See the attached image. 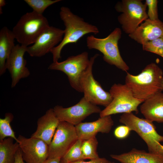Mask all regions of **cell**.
Masks as SVG:
<instances>
[{
    "instance_id": "1",
    "label": "cell",
    "mask_w": 163,
    "mask_h": 163,
    "mask_svg": "<svg viewBox=\"0 0 163 163\" xmlns=\"http://www.w3.org/2000/svg\"><path fill=\"white\" fill-rule=\"evenodd\" d=\"M125 83L134 97L143 102L163 91V72L157 64L152 62L137 75L127 72Z\"/></svg>"
},
{
    "instance_id": "2",
    "label": "cell",
    "mask_w": 163,
    "mask_h": 163,
    "mask_svg": "<svg viewBox=\"0 0 163 163\" xmlns=\"http://www.w3.org/2000/svg\"><path fill=\"white\" fill-rule=\"evenodd\" d=\"M59 15L65 28L62 40L50 52L53 55V62H58L61 58L62 50L66 45L76 43L86 34H97L99 32L97 27L85 21L83 18L73 14L67 7L61 8Z\"/></svg>"
},
{
    "instance_id": "3",
    "label": "cell",
    "mask_w": 163,
    "mask_h": 163,
    "mask_svg": "<svg viewBox=\"0 0 163 163\" xmlns=\"http://www.w3.org/2000/svg\"><path fill=\"white\" fill-rule=\"evenodd\" d=\"M121 34V29L117 27L104 38H98L92 35L88 36L86 39L87 46L90 50L95 49L102 53L104 60L107 63L127 72L129 67L122 58L118 46Z\"/></svg>"
},
{
    "instance_id": "4",
    "label": "cell",
    "mask_w": 163,
    "mask_h": 163,
    "mask_svg": "<svg viewBox=\"0 0 163 163\" xmlns=\"http://www.w3.org/2000/svg\"><path fill=\"white\" fill-rule=\"evenodd\" d=\"M50 26L47 19L43 14L32 11L22 15L12 31L20 44L27 47L33 44Z\"/></svg>"
},
{
    "instance_id": "5",
    "label": "cell",
    "mask_w": 163,
    "mask_h": 163,
    "mask_svg": "<svg viewBox=\"0 0 163 163\" xmlns=\"http://www.w3.org/2000/svg\"><path fill=\"white\" fill-rule=\"evenodd\" d=\"M112 100L99 113L100 117L112 114L139 112L138 107L143 102L135 98L126 84H114L109 91Z\"/></svg>"
},
{
    "instance_id": "6",
    "label": "cell",
    "mask_w": 163,
    "mask_h": 163,
    "mask_svg": "<svg viewBox=\"0 0 163 163\" xmlns=\"http://www.w3.org/2000/svg\"><path fill=\"white\" fill-rule=\"evenodd\" d=\"M140 0H122L116 4L115 8L122 12L117 18L123 31L129 35L149 17L146 12L147 6Z\"/></svg>"
},
{
    "instance_id": "7",
    "label": "cell",
    "mask_w": 163,
    "mask_h": 163,
    "mask_svg": "<svg viewBox=\"0 0 163 163\" xmlns=\"http://www.w3.org/2000/svg\"><path fill=\"white\" fill-rule=\"evenodd\" d=\"M119 121L138 134L146 144L149 152L157 154L158 144L163 142V136L157 133L153 122L132 113H123Z\"/></svg>"
},
{
    "instance_id": "8",
    "label": "cell",
    "mask_w": 163,
    "mask_h": 163,
    "mask_svg": "<svg viewBox=\"0 0 163 163\" xmlns=\"http://www.w3.org/2000/svg\"><path fill=\"white\" fill-rule=\"evenodd\" d=\"M99 56L95 54L90 58L89 65L82 74L80 84L84 97L87 101L96 105L105 107L111 103L112 98L109 92L104 90L94 78L92 69L95 60Z\"/></svg>"
},
{
    "instance_id": "9",
    "label": "cell",
    "mask_w": 163,
    "mask_h": 163,
    "mask_svg": "<svg viewBox=\"0 0 163 163\" xmlns=\"http://www.w3.org/2000/svg\"><path fill=\"white\" fill-rule=\"evenodd\" d=\"M90 62L88 54L85 51L68 57L61 62H53L48 69L61 71L67 76L71 86L77 91L82 92L80 82L81 76Z\"/></svg>"
},
{
    "instance_id": "10",
    "label": "cell",
    "mask_w": 163,
    "mask_h": 163,
    "mask_svg": "<svg viewBox=\"0 0 163 163\" xmlns=\"http://www.w3.org/2000/svg\"><path fill=\"white\" fill-rule=\"evenodd\" d=\"M78 139L75 126L60 121L49 145L48 158L62 159Z\"/></svg>"
},
{
    "instance_id": "11",
    "label": "cell",
    "mask_w": 163,
    "mask_h": 163,
    "mask_svg": "<svg viewBox=\"0 0 163 163\" xmlns=\"http://www.w3.org/2000/svg\"><path fill=\"white\" fill-rule=\"evenodd\" d=\"M60 121H64L75 126L87 117L94 113H100L101 110L97 105L87 101L84 97L76 104L68 107L57 105L53 108Z\"/></svg>"
},
{
    "instance_id": "12",
    "label": "cell",
    "mask_w": 163,
    "mask_h": 163,
    "mask_svg": "<svg viewBox=\"0 0 163 163\" xmlns=\"http://www.w3.org/2000/svg\"><path fill=\"white\" fill-rule=\"evenodd\" d=\"M64 30L50 26L38 37L34 43L27 48V52L32 57H41L50 52L62 40Z\"/></svg>"
},
{
    "instance_id": "13",
    "label": "cell",
    "mask_w": 163,
    "mask_h": 163,
    "mask_svg": "<svg viewBox=\"0 0 163 163\" xmlns=\"http://www.w3.org/2000/svg\"><path fill=\"white\" fill-rule=\"evenodd\" d=\"M24 161L26 163H43L48 158L49 145L43 140L21 135L17 138Z\"/></svg>"
},
{
    "instance_id": "14",
    "label": "cell",
    "mask_w": 163,
    "mask_h": 163,
    "mask_svg": "<svg viewBox=\"0 0 163 163\" xmlns=\"http://www.w3.org/2000/svg\"><path fill=\"white\" fill-rule=\"evenodd\" d=\"M27 48L20 44L15 45L7 60L6 68L11 78L12 88L14 87L21 79L28 77L30 74L24 57Z\"/></svg>"
},
{
    "instance_id": "15",
    "label": "cell",
    "mask_w": 163,
    "mask_h": 163,
    "mask_svg": "<svg viewBox=\"0 0 163 163\" xmlns=\"http://www.w3.org/2000/svg\"><path fill=\"white\" fill-rule=\"evenodd\" d=\"M114 124L111 115L100 117L91 122H82L75 126L78 139L82 141L96 136L99 133H107Z\"/></svg>"
},
{
    "instance_id": "16",
    "label": "cell",
    "mask_w": 163,
    "mask_h": 163,
    "mask_svg": "<svg viewBox=\"0 0 163 163\" xmlns=\"http://www.w3.org/2000/svg\"><path fill=\"white\" fill-rule=\"evenodd\" d=\"M60 122L53 108L49 109L38 119L37 129L30 137L40 139L49 145Z\"/></svg>"
},
{
    "instance_id": "17",
    "label": "cell",
    "mask_w": 163,
    "mask_h": 163,
    "mask_svg": "<svg viewBox=\"0 0 163 163\" xmlns=\"http://www.w3.org/2000/svg\"><path fill=\"white\" fill-rule=\"evenodd\" d=\"M129 36L141 44L158 38H163V22L159 19L152 20L148 18Z\"/></svg>"
},
{
    "instance_id": "18",
    "label": "cell",
    "mask_w": 163,
    "mask_h": 163,
    "mask_svg": "<svg viewBox=\"0 0 163 163\" xmlns=\"http://www.w3.org/2000/svg\"><path fill=\"white\" fill-rule=\"evenodd\" d=\"M140 110L145 119L153 122L163 123V93H157L145 101Z\"/></svg>"
},
{
    "instance_id": "19",
    "label": "cell",
    "mask_w": 163,
    "mask_h": 163,
    "mask_svg": "<svg viewBox=\"0 0 163 163\" xmlns=\"http://www.w3.org/2000/svg\"><path fill=\"white\" fill-rule=\"evenodd\" d=\"M110 156L121 163H163V155L135 149L127 152Z\"/></svg>"
},
{
    "instance_id": "20",
    "label": "cell",
    "mask_w": 163,
    "mask_h": 163,
    "mask_svg": "<svg viewBox=\"0 0 163 163\" xmlns=\"http://www.w3.org/2000/svg\"><path fill=\"white\" fill-rule=\"evenodd\" d=\"M15 38L12 31L4 27L0 31V75L6 70V62L15 45Z\"/></svg>"
},
{
    "instance_id": "21",
    "label": "cell",
    "mask_w": 163,
    "mask_h": 163,
    "mask_svg": "<svg viewBox=\"0 0 163 163\" xmlns=\"http://www.w3.org/2000/svg\"><path fill=\"white\" fill-rule=\"evenodd\" d=\"M14 140L8 137L0 141V163H15V155L19 145L18 142H14Z\"/></svg>"
},
{
    "instance_id": "22",
    "label": "cell",
    "mask_w": 163,
    "mask_h": 163,
    "mask_svg": "<svg viewBox=\"0 0 163 163\" xmlns=\"http://www.w3.org/2000/svg\"><path fill=\"white\" fill-rule=\"evenodd\" d=\"M13 115L11 113H5V117L0 119V141L8 137L13 138L18 142L17 138L12 129L11 123L13 119Z\"/></svg>"
},
{
    "instance_id": "23",
    "label": "cell",
    "mask_w": 163,
    "mask_h": 163,
    "mask_svg": "<svg viewBox=\"0 0 163 163\" xmlns=\"http://www.w3.org/2000/svg\"><path fill=\"white\" fill-rule=\"evenodd\" d=\"M98 144L96 136L83 141L82 150L85 160H92L99 158L97 151Z\"/></svg>"
},
{
    "instance_id": "24",
    "label": "cell",
    "mask_w": 163,
    "mask_h": 163,
    "mask_svg": "<svg viewBox=\"0 0 163 163\" xmlns=\"http://www.w3.org/2000/svg\"><path fill=\"white\" fill-rule=\"evenodd\" d=\"M82 140L78 139L61 159L69 163L85 160L82 150Z\"/></svg>"
},
{
    "instance_id": "25",
    "label": "cell",
    "mask_w": 163,
    "mask_h": 163,
    "mask_svg": "<svg viewBox=\"0 0 163 163\" xmlns=\"http://www.w3.org/2000/svg\"><path fill=\"white\" fill-rule=\"evenodd\" d=\"M34 11L43 14L46 9L50 6L61 1V0H24Z\"/></svg>"
},
{
    "instance_id": "26",
    "label": "cell",
    "mask_w": 163,
    "mask_h": 163,
    "mask_svg": "<svg viewBox=\"0 0 163 163\" xmlns=\"http://www.w3.org/2000/svg\"><path fill=\"white\" fill-rule=\"evenodd\" d=\"M143 50L155 53L163 58V38H159L142 44Z\"/></svg>"
},
{
    "instance_id": "27",
    "label": "cell",
    "mask_w": 163,
    "mask_h": 163,
    "mask_svg": "<svg viewBox=\"0 0 163 163\" xmlns=\"http://www.w3.org/2000/svg\"><path fill=\"white\" fill-rule=\"evenodd\" d=\"M158 1L157 0H146L145 3L148 7L147 14L151 20L159 19L158 10Z\"/></svg>"
},
{
    "instance_id": "28",
    "label": "cell",
    "mask_w": 163,
    "mask_h": 163,
    "mask_svg": "<svg viewBox=\"0 0 163 163\" xmlns=\"http://www.w3.org/2000/svg\"><path fill=\"white\" fill-rule=\"evenodd\" d=\"M131 131V129L128 126L125 125L120 126L115 129L114 134L117 138L123 139L127 137Z\"/></svg>"
},
{
    "instance_id": "29",
    "label": "cell",
    "mask_w": 163,
    "mask_h": 163,
    "mask_svg": "<svg viewBox=\"0 0 163 163\" xmlns=\"http://www.w3.org/2000/svg\"><path fill=\"white\" fill-rule=\"evenodd\" d=\"M108 161L104 158L99 157L98 158L91 160L88 161H85L84 160L79 161L72 162L69 163H107Z\"/></svg>"
},
{
    "instance_id": "30",
    "label": "cell",
    "mask_w": 163,
    "mask_h": 163,
    "mask_svg": "<svg viewBox=\"0 0 163 163\" xmlns=\"http://www.w3.org/2000/svg\"><path fill=\"white\" fill-rule=\"evenodd\" d=\"M15 163H25L23 159L21 151L20 148L17 151L15 155Z\"/></svg>"
},
{
    "instance_id": "31",
    "label": "cell",
    "mask_w": 163,
    "mask_h": 163,
    "mask_svg": "<svg viewBox=\"0 0 163 163\" xmlns=\"http://www.w3.org/2000/svg\"><path fill=\"white\" fill-rule=\"evenodd\" d=\"M61 159L59 158H49L43 163H60Z\"/></svg>"
},
{
    "instance_id": "32",
    "label": "cell",
    "mask_w": 163,
    "mask_h": 163,
    "mask_svg": "<svg viewBox=\"0 0 163 163\" xmlns=\"http://www.w3.org/2000/svg\"><path fill=\"white\" fill-rule=\"evenodd\" d=\"M157 153L163 155V145L158 143L157 148Z\"/></svg>"
},
{
    "instance_id": "33",
    "label": "cell",
    "mask_w": 163,
    "mask_h": 163,
    "mask_svg": "<svg viewBox=\"0 0 163 163\" xmlns=\"http://www.w3.org/2000/svg\"><path fill=\"white\" fill-rule=\"evenodd\" d=\"M6 1L4 0H0V14L2 13V8L6 5Z\"/></svg>"
},
{
    "instance_id": "34",
    "label": "cell",
    "mask_w": 163,
    "mask_h": 163,
    "mask_svg": "<svg viewBox=\"0 0 163 163\" xmlns=\"http://www.w3.org/2000/svg\"><path fill=\"white\" fill-rule=\"evenodd\" d=\"M60 163H69L61 159V161H60Z\"/></svg>"
},
{
    "instance_id": "35",
    "label": "cell",
    "mask_w": 163,
    "mask_h": 163,
    "mask_svg": "<svg viewBox=\"0 0 163 163\" xmlns=\"http://www.w3.org/2000/svg\"><path fill=\"white\" fill-rule=\"evenodd\" d=\"M107 163H115L114 162H111V161H108V162Z\"/></svg>"
}]
</instances>
